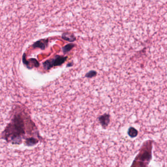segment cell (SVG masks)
<instances>
[{
	"instance_id": "1",
	"label": "cell",
	"mask_w": 167,
	"mask_h": 167,
	"mask_svg": "<svg viewBox=\"0 0 167 167\" xmlns=\"http://www.w3.org/2000/svg\"><path fill=\"white\" fill-rule=\"evenodd\" d=\"M1 138L12 145H20L30 138L41 139L39 131L24 106L17 105L12 111L10 121L1 133Z\"/></svg>"
},
{
	"instance_id": "2",
	"label": "cell",
	"mask_w": 167,
	"mask_h": 167,
	"mask_svg": "<svg viewBox=\"0 0 167 167\" xmlns=\"http://www.w3.org/2000/svg\"><path fill=\"white\" fill-rule=\"evenodd\" d=\"M151 148L149 150L141 151L135 158L133 163L131 167H148V165L152 159Z\"/></svg>"
},
{
	"instance_id": "3",
	"label": "cell",
	"mask_w": 167,
	"mask_h": 167,
	"mask_svg": "<svg viewBox=\"0 0 167 167\" xmlns=\"http://www.w3.org/2000/svg\"><path fill=\"white\" fill-rule=\"evenodd\" d=\"M68 58L67 56L56 55L54 58L48 59L43 63V67L46 70H49L52 68L61 66Z\"/></svg>"
},
{
	"instance_id": "4",
	"label": "cell",
	"mask_w": 167,
	"mask_h": 167,
	"mask_svg": "<svg viewBox=\"0 0 167 167\" xmlns=\"http://www.w3.org/2000/svg\"><path fill=\"white\" fill-rule=\"evenodd\" d=\"M99 121L103 128H106L110 121V116L108 114H104L100 116L98 118Z\"/></svg>"
},
{
	"instance_id": "5",
	"label": "cell",
	"mask_w": 167,
	"mask_h": 167,
	"mask_svg": "<svg viewBox=\"0 0 167 167\" xmlns=\"http://www.w3.org/2000/svg\"><path fill=\"white\" fill-rule=\"evenodd\" d=\"M48 39H42L38 40L33 44V47L35 48H40L41 50H44L48 46Z\"/></svg>"
},
{
	"instance_id": "6",
	"label": "cell",
	"mask_w": 167,
	"mask_h": 167,
	"mask_svg": "<svg viewBox=\"0 0 167 167\" xmlns=\"http://www.w3.org/2000/svg\"><path fill=\"white\" fill-rule=\"evenodd\" d=\"M23 61L24 64L27 66V67L29 69H32L34 67H37L39 65L38 62L36 59L34 58H31L28 61L26 60L25 58H24Z\"/></svg>"
},
{
	"instance_id": "7",
	"label": "cell",
	"mask_w": 167,
	"mask_h": 167,
	"mask_svg": "<svg viewBox=\"0 0 167 167\" xmlns=\"http://www.w3.org/2000/svg\"><path fill=\"white\" fill-rule=\"evenodd\" d=\"M62 38L69 42H74L76 41V37L74 34L69 32H64L62 36Z\"/></svg>"
},
{
	"instance_id": "8",
	"label": "cell",
	"mask_w": 167,
	"mask_h": 167,
	"mask_svg": "<svg viewBox=\"0 0 167 167\" xmlns=\"http://www.w3.org/2000/svg\"><path fill=\"white\" fill-rule=\"evenodd\" d=\"M127 134L131 138H134L138 135V132L137 129H136L133 127H130L129 128L127 132Z\"/></svg>"
},
{
	"instance_id": "9",
	"label": "cell",
	"mask_w": 167,
	"mask_h": 167,
	"mask_svg": "<svg viewBox=\"0 0 167 167\" xmlns=\"http://www.w3.org/2000/svg\"><path fill=\"white\" fill-rule=\"evenodd\" d=\"M74 47H75V44L73 43L67 44L62 48L63 52L64 54H66L68 52H69L70 51H71Z\"/></svg>"
},
{
	"instance_id": "10",
	"label": "cell",
	"mask_w": 167,
	"mask_h": 167,
	"mask_svg": "<svg viewBox=\"0 0 167 167\" xmlns=\"http://www.w3.org/2000/svg\"><path fill=\"white\" fill-rule=\"evenodd\" d=\"M97 74V72L96 71H95V70H91L89 72H88V73H86L85 76L87 78H93L95 76H96Z\"/></svg>"
},
{
	"instance_id": "11",
	"label": "cell",
	"mask_w": 167,
	"mask_h": 167,
	"mask_svg": "<svg viewBox=\"0 0 167 167\" xmlns=\"http://www.w3.org/2000/svg\"><path fill=\"white\" fill-rule=\"evenodd\" d=\"M74 65V63L73 62L69 63L67 65V67H72Z\"/></svg>"
}]
</instances>
